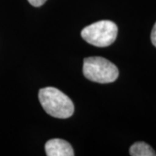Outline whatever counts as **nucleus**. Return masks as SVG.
I'll list each match as a JSON object with an SVG mask.
<instances>
[{"label":"nucleus","instance_id":"f03ea898","mask_svg":"<svg viewBox=\"0 0 156 156\" xmlns=\"http://www.w3.org/2000/svg\"><path fill=\"white\" fill-rule=\"evenodd\" d=\"M83 75L87 79L98 83H110L119 76L117 67L101 56H90L83 61Z\"/></svg>","mask_w":156,"mask_h":156},{"label":"nucleus","instance_id":"20e7f679","mask_svg":"<svg viewBox=\"0 0 156 156\" xmlns=\"http://www.w3.org/2000/svg\"><path fill=\"white\" fill-rule=\"evenodd\" d=\"M45 152L48 156H73L71 145L64 140L52 139L45 144Z\"/></svg>","mask_w":156,"mask_h":156},{"label":"nucleus","instance_id":"7ed1b4c3","mask_svg":"<svg viewBox=\"0 0 156 156\" xmlns=\"http://www.w3.org/2000/svg\"><path fill=\"white\" fill-rule=\"evenodd\" d=\"M117 25L109 20H101L86 26L82 30V37L95 47H108L116 39Z\"/></svg>","mask_w":156,"mask_h":156},{"label":"nucleus","instance_id":"0eeeda50","mask_svg":"<svg viewBox=\"0 0 156 156\" xmlns=\"http://www.w3.org/2000/svg\"><path fill=\"white\" fill-rule=\"evenodd\" d=\"M151 41H152V44H154V46L156 47V23H154L153 30H152V32H151Z\"/></svg>","mask_w":156,"mask_h":156},{"label":"nucleus","instance_id":"f257e3e1","mask_svg":"<svg viewBox=\"0 0 156 156\" xmlns=\"http://www.w3.org/2000/svg\"><path fill=\"white\" fill-rule=\"evenodd\" d=\"M39 101L43 108L51 116L66 119L74 114L72 101L64 93L53 87H47L39 90Z\"/></svg>","mask_w":156,"mask_h":156},{"label":"nucleus","instance_id":"423d86ee","mask_svg":"<svg viewBox=\"0 0 156 156\" xmlns=\"http://www.w3.org/2000/svg\"><path fill=\"white\" fill-rule=\"evenodd\" d=\"M47 0H28V2L31 5L35 7H40L42 6Z\"/></svg>","mask_w":156,"mask_h":156},{"label":"nucleus","instance_id":"39448f33","mask_svg":"<svg viewBox=\"0 0 156 156\" xmlns=\"http://www.w3.org/2000/svg\"><path fill=\"white\" fill-rule=\"evenodd\" d=\"M129 154L132 156H156V153L148 144L139 141L130 147Z\"/></svg>","mask_w":156,"mask_h":156}]
</instances>
